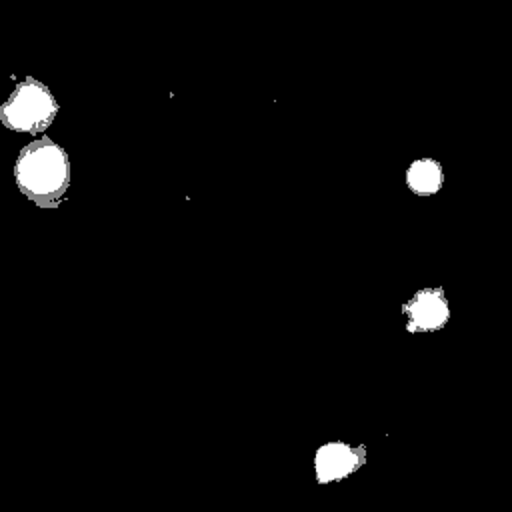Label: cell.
I'll list each match as a JSON object with an SVG mask.
<instances>
[{
    "label": "cell",
    "instance_id": "1",
    "mask_svg": "<svg viewBox=\"0 0 512 512\" xmlns=\"http://www.w3.org/2000/svg\"><path fill=\"white\" fill-rule=\"evenodd\" d=\"M14 176L20 192L30 202L40 208H56L70 188L68 154L48 136H40L20 150Z\"/></svg>",
    "mask_w": 512,
    "mask_h": 512
},
{
    "label": "cell",
    "instance_id": "2",
    "mask_svg": "<svg viewBox=\"0 0 512 512\" xmlns=\"http://www.w3.org/2000/svg\"><path fill=\"white\" fill-rule=\"evenodd\" d=\"M58 102L52 92L40 80L26 76L4 104H0V122L14 130L26 134L44 132L56 118Z\"/></svg>",
    "mask_w": 512,
    "mask_h": 512
},
{
    "label": "cell",
    "instance_id": "4",
    "mask_svg": "<svg viewBox=\"0 0 512 512\" xmlns=\"http://www.w3.org/2000/svg\"><path fill=\"white\" fill-rule=\"evenodd\" d=\"M406 330L424 334L442 330L450 320V306L442 288H422L402 304Z\"/></svg>",
    "mask_w": 512,
    "mask_h": 512
},
{
    "label": "cell",
    "instance_id": "3",
    "mask_svg": "<svg viewBox=\"0 0 512 512\" xmlns=\"http://www.w3.org/2000/svg\"><path fill=\"white\" fill-rule=\"evenodd\" d=\"M368 462L364 444H350L344 440H328L314 450L312 472L318 486H332L356 474Z\"/></svg>",
    "mask_w": 512,
    "mask_h": 512
},
{
    "label": "cell",
    "instance_id": "5",
    "mask_svg": "<svg viewBox=\"0 0 512 512\" xmlns=\"http://www.w3.org/2000/svg\"><path fill=\"white\" fill-rule=\"evenodd\" d=\"M444 184V168L438 160L420 158L406 168V186L416 196H432Z\"/></svg>",
    "mask_w": 512,
    "mask_h": 512
}]
</instances>
